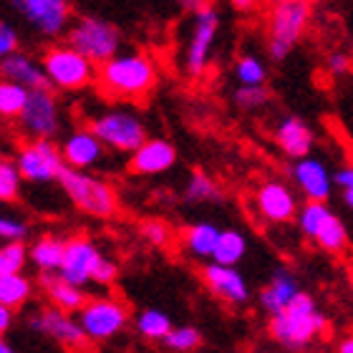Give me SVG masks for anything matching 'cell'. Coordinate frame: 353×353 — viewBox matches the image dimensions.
<instances>
[{
    "instance_id": "40",
    "label": "cell",
    "mask_w": 353,
    "mask_h": 353,
    "mask_svg": "<svg viewBox=\"0 0 353 353\" xmlns=\"http://www.w3.org/2000/svg\"><path fill=\"white\" fill-rule=\"evenodd\" d=\"M18 46H21V41H18V30H15L8 21H3L0 23V59H6V56L15 53L18 51Z\"/></svg>"
},
{
    "instance_id": "24",
    "label": "cell",
    "mask_w": 353,
    "mask_h": 353,
    "mask_svg": "<svg viewBox=\"0 0 353 353\" xmlns=\"http://www.w3.org/2000/svg\"><path fill=\"white\" fill-rule=\"evenodd\" d=\"M222 230L214 225V222H194L184 230L182 235V248L187 255L199 260H212L214 245L220 240Z\"/></svg>"
},
{
    "instance_id": "49",
    "label": "cell",
    "mask_w": 353,
    "mask_h": 353,
    "mask_svg": "<svg viewBox=\"0 0 353 353\" xmlns=\"http://www.w3.org/2000/svg\"><path fill=\"white\" fill-rule=\"evenodd\" d=\"M10 351H13V348L8 346L6 341H0V353H10Z\"/></svg>"
},
{
    "instance_id": "31",
    "label": "cell",
    "mask_w": 353,
    "mask_h": 353,
    "mask_svg": "<svg viewBox=\"0 0 353 353\" xmlns=\"http://www.w3.org/2000/svg\"><path fill=\"white\" fill-rule=\"evenodd\" d=\"M28 96L30 88L3 79V83H0V117L18 119L23 114V109H26V103H28Z\"/></svg>"
},
{
    "instance_id": "19",
    "label": "cell",
    "mask_w": 353,
    "mask_h": 353,
    "mask_svg": "<svg viewBox=\"0 0 353 353\" xmlns=\"http://www.w3.org/2000/svg\"><path fill=\"white\" fill-rule=\"evenodd\" d=\"M176 162V149L167 139H147L137 152H132L129 170L141 176H154L170 172Z\"/></svg>"
},
{
    "instance_id": "34",
    "label": "cell",
    "mask_w": 353,
    "mask_h": 353,
    "mask_svg": "<svg viewBox=\"0 0 353 353\" xmlns=\"http://www.w3.org/2000/svg\"><path fill=\"white\" fill-rule=\"evenodd\" d=\"M235 79L237 83H245V86H263L268 81V68L258 56H240L235 61Z\"/></svg>"
},
{
    "instance_id": "4",
    "label": "cell",
    "mask_w": 353,
    "mask_h": 353,
    "mask_svg": "<svg viewBox=\"0 0 353 353\" xmlns=\"http://www.w3.org/2000/svg\"><path fill=\"white\" fill-rule=\"evenodd\" d=\"M310 21L308 0H280L270 10L268 21V53L272 61H285L303 38Z\"/></svg>"
},
{
    "instance_id": "44",
    "label": "cell",
    "mask_w": 353,
    "mask_h": 353,
    "mask_svg": "<svg viewBox=\"0 0 353 353\" xmlns=\"http://www.w3.org/2000/svg\"><path fill=\"white\" fill-rule=\"evenodd\" d=\"M10 325H13V308H8V305H0V331L6 333Z\"/></svg>"
},
{
    "instance_id": "7",
    "label": "cell",
    "mask_w": 353,
    "mask_h": 353,
    "mask_svg": "<svg viewBox=\"0 0 353 353\" xmlns=\"http://www.w3.org/2000/svg\"><path fill=\"white\" fill-rule=\"evenodd\" d=\"M66 43L79 48L83 56L94 61L96 66L106 63L109 59H114L121 48V33L117 26H111L103 18H79V21L66 30Z\"/></svg>"
},
{
    "instance_id": "1",
    "label": "cell",
    "mask_w": 353,
    "mask_h": 353,
    "mask_svg": "<svg viewBox=\"0 0 353 353\" xmlns=\"http://www.w3.org/2000/svg\"><path fill=\"white\" fill-rule=\"evenodd\" d=\"M99 88L111 99L121 101H137L154 88L157 83V66L152 56L139 51L117 53L114 59L99 66Z\"/></svg>"
},
{
    "instance_id": "17",
    "label": "cell",
    "mask_w": 353,
    "mask_h": 353,
    "mask_svg": "<svg viewBox=\"0 0 353 353\" xmlns=\"http://www.w3.org/2000/svg\"><path fill=\"white\" fill-rule=\"evenodd\" d=\"M290 176H293L295 187L303 192L305 199H321V202H325V199L331 197V190L336 187L333 172L328 170V164L310 154L295 159Z\"/></svg>"
},
{
    "instance_id": "21",
    "label": "cell",
    "mask_w": 353,
    "mask_h": 353,
    "mask_svg": "<svg viewBox=\"0 0 353 353\" xmlns=\"http://www.w3.org/2000/svg\"><path fill=\"white\" fill-rule=\"evenodd\" d=\"M313 129H310L301 117H285L280 119L278 129H275V144L280 147V152L290 159H301L308 157L313 149Z\"/></svg>"
},
{
    "instance_id": "32",
    "label": "cell",
    "mask_w": 353,
    "mask_h": 353,
    "mask_svg": "<svg viewBox=\"0 0 353 353\" xmlns=\"http://www.w3.org/2000/svg\"><path fill=\"white\" fill-rule=\"evenodd\" d=\"M23 174L21 167L15 159H3L0 162V202L6 205H13L21 199V190H23Z\"/></svg>"
},
{
    "instance_id": "41",
    "label": "cell",
    "mask_w": 353,
    "mask_h": 353,
    "mask_svg": "<svg viewBox=\"0 0 353 353\" xmlns=\"http://www.w3.org/2000/svg\"><path fill=\"white\" fill-rule=\"evenodd\" d=\"M117 275H119L117 263H114L111 258H106V255H101V260L96 263V270H94L96 285H111V283L117 280Z\"/></svg>"
},
{
    "instance_id": "28",
    "label": "cell",
    "mask_w": 353,
    "mask_h": 353,
    "mask_svg": "<svg viewBox=\"0 0 353 353\" xmlns=\"http://www.w3.org/2000/svg\"><path fill=\"white\" fill-rule=\"evenodd\" d=\"M313 243L321 248V250L331 252V255H339V252L346 250L348 245V232H346V225L341 222L339 214H328L325 217V222L321 225V230H318V235Z\"/></svg>"
},
{
    "instance_id": "39",
    "label": "cell",
    "mask_w": 353,
    "mask_h": 353,
    "mask_svg": "<svg viewBox=\"0 0 353 353\" xmlns=\"http://www.w3.org/2000/svg\"><path fill=\"white\" fill-rule=\"evenodd\" d=\"M141 235H144V240L149 245H154V248H167L172 240V230L162 220H149L141 225Z\"/></svg>"
},
{
    "instance_id": "43",
    "label": "cell",
    "mask_w": 353,
    "mask_h": 353,
    "mask_svg": "<svg viewBox=\"0 0 353 353\" xmlns=\"http://www.w3.org/2000/svg\"><path fill=\"white\" fill-rule=\"evenodd\" d=\"M333 182H336V187H339L341 192L353 190V164H346V167H341V170L333 172Z\"/></svg>"
},
{
    "instance_id": "22",
    "label": "cell",
    "mask_w": 353,
    "mask_h": 353,
    "mask_svg": "<svg viewBox=\"0 0 353 353\" xmlns=\"http://www.w3.org/2000/svg\"><path fill=\"white\" fill-rule=\"evenodd\" d=\"M41 288H43L46 298L59 305V308L68 310V313H79L86 305V293L81 285H74L71 280H66L59 270L53 272H41Z\"/></svg>"
},
{
    "instance_id": "23",
    "label": "cell",
    "mask_w": 353,
    "mask_h": 353,
    "mask_svg": "<svg viewBox=\"0 0 353 353\" xmlns=\"http://www.w3.org/2000/svg\"><path fill=\"white\" fill-rule=\"evenodd\" d=\"M298 293H301V285H298L295 275H290L288 270H275L270 283H268L258 295L260 308H263L265 313L275 316V313H280L283 308H288L290 301H293Z\"/></svg>"
},
{
    "instance_id": "12",
    "label": "cell",
    "mask_w": 353,
    "mask_h": 353,
    "mask_svg": "<svg viewBox=\"0 0 353 353\" xmlns=\"http://www.w3.org/2000/svg\"><path fill=\"white\" fill-rule=\"evenodd\" d=\"M217 30H220V13L212 6H202L199 10H194L190 41L184 48V71L192 79H197L207 71L210 53H212V46L217 41Z\"/></svg>"
},
{
    "instance_id": "48",
    "label": "cell",
    "mask_w": 353,
    "mask_h": 353,
    "mask_svg": "<svg viewBox=\"0 0 353 353\" xmlns=\"http://www.w3.org/2000/svg\"><path fill=\"white\" fill-rule=\"evenodd\" d=\"M341 194H343V205H346L348 210H353V190H343Z\"/></svg>"
},
{
    "instance_id": "36",
    "label": "cell",
    "mask_w": 353,
    "mask_h": 353,
    "mask_svg": "<svg viewBox=\"0 0 353 353\" xmlns=\"http://www.w3.org/2000/svg\"><path fill=\"white\" fill-rule=\"evenodd\" d=\"M28 260L30 250H26V243H3V248H0V275L23 272Z\"/></svg>"
},
{
    "instance_id": "8",
    "label": "cell",
    "mask_w": 353,
    "mask_h": 353,
    "mask_svg": "<svg viewBox=\"0 0 353 353\" xmlns=\"http://www.w3.org/2000/svg\"><path fill=\"white\" fill-rule=\"evenodd\" d=\"M15 162L21 174L30 184H51L59 182L63 170L68 167L66 157L53 139H30L15 152Z\"/></svg>"
},
{
    "instance_id": "29",
    "label": "cell",
    "mask_w": 353,
    "mask_h": 353,
    "mask_svg": "<svg viewBox=\"0 0 353 353\" xmlns=\"http://www.w3.org/2000/svg\"><path fill=\"white\" fill-rule=\"evenodd\" d=\"M245 252H248V240H245L243 232H237V230H222L220 240L214 245L212 260L222 265H237L245 258Z\"/></svg>"
},
{
    "instance_id": "47",
    "label": "cell",
    "mask_w": 353,
    "mask_h": 353,
    "mask_svg": "<svg viewBox=\"0 0 353 353\" xmlns=\"http://www.w3.org/2000/svg\"><path fill=\"white\" fill-rule=\"evenodd\" d=\"M339 351L341 353H353V336H346V339L339 343Z\"/></svg>"
},
{
    "instance_id": "35",
    "label": "cell",
    "mask_w": 353,
    "mask_h": 353,
    "mask_svg": "<svg viewBox=\"0 0 353 353\" xmlns=\"http://www.w3.org/2000/svg\"><path fill=\"white\" fill-rule=\"evenodd\" d=\"M162 343L170 348V351L190 353L202 346V336H199V331L194 325H176V328H172L170 336H167Z\"/></svg>"
},
{
    "instance_id": "9",
    "label": "cell",
    "mask_w": 353,
    "mask_h": 353,
    "mask_svg": "<svg viewBox=\"0 0 353 353\" xmlns=\"http://www.w3.org/2000/svg\"><path fill=\"white\" fill-rule=\"evenodd\" d=\"M8 6L41 38H59L68 30V0H8Z\"/></svg>"
},
{
    "instance_id": "50",
    "label": "cell",
    "mask_w": 353,
    "mask_h": 353,
    "mask_svg": "<svg viewBox=\"0 0 353 353\" xmlns=\"http://www.w3.org/2000/svg\"><path fill=\"white\" fill-rule=\"evenodd\" d=\"M268 3H270V6H275V3H280V0H268Z\"/></svg>"
},
{
    "instance_id": "45",
    "label": "cell",
    "mask_w": 353,
    "mask_h": 353,
    "mask_svg": "<svg viewBox=\"0 0 353 353\" xmlns=\"http://www.w3.org/2000/svg\"><path fill=\"white\" fill-rule=\"evenodd\" d=\"M230 6L235 8V10H240V13H248V10L260 6V0H230Z\"/></svg>"
},
{
    "instance_id": "38",
    "label": "cell",
    "mask_w": 353,
    "mask_h": 353,
    "mask_svg": "<svg viewBox=\"0 0 353 353\" xmlns=\"http://www.w3.org/2000/svg\"><path fill=\"white\" fill-rule=\"evenodd\" d=\"M28 235H30V228L23 217H18L13 212L0 217V240L3 243H26Z\"/></svg>"
},
{
    "instance_id": "27",
    "label": "cell",
    "mask_w": 353,
    "mask_h": 353,
    "mask_svg": "<svg viewBox=\"0 0 353 353\" xmlns=\"http://www.w3.org/2000/svg\"><path fill=\"white\" fill-rule=\"evenodd\" d=\"M134 328H137V333H139L144 341H159V343H162V341L170 336V331L174 328V325H172V321H170L167 313L154 310V308H147L134 318Z\"/></svg>"
},
{
    "instance_id": "14",
    "label": "cell",
    "mask_w": 353,
    "mask_h": 353,
    "mask_svg": "<svg viewBox=\"0 0 353 353\" xmlns=\"http://www.w3.org/2000/svg\"><path fill=\"white\" fill-rule=\"evenodd\" d=\"M202 283L214 298H220L228 305H245L250 301V288L243 272L235 265H222L210 260V265L202 268Z\"/></svg>"
},
{
    "instance_id": "2",
    "label": "cell",
    "mask_w": 353,
    "mask_h": 353,
    "mask_svg": "<svg viewBox=\"0 0 353 353\" xmlns=\"http://www.w3.org/2000/svg\"><path fill=\"white\" fill-rule=\"evenodd\" d=\"M325 328H328V318L318 310L316 301L303 290L290 301L288 308L270 316V325H268L272 341L293 351L310 346L313 341L323 336Z\"/></svg>"
},
{
    "instance_id": "20",
    "label": "cell",
    "mask_w": 353,
    "mask_h": 353,
    "mask_svg": "<svg viewBox=\"0 0 353 353\" xmlns=\"http://www.w3.org/2000/svg\"><path fill=\"white\" fill-rule=\"evenodd\" d=\"M0 74H3V79H8V81L21 83V86H26V88L51 86L48 74H46V68H43V61H36L33 56L21 53V51H15L3 59Z\"/></svg>"
},
{
    "instance_id": "42",
    "label": "cell",
    "mask_w": 353,
    "mask_h": 353,
    "mask_svg": "<svg viewBox=\"0 0 353 353\" xmlns=\"http://www.w3.org/2000/svg\"><path fill=\"white\" fill-rule=\"evenodd\" d=\"M325 66H328V71H331L333 76H346V74H351L353 59L343 51H333L331 56H328V61H325Z\"/></svg>"
},
{
    "instance_id": "13",
    "label": "cell",
    "mask_w": 353,
    "mask_h": 353,
    "mask_svg": "<svg viewBox=\"0 0 353 353\" xmlns=\"http://www.w3.org/2000/svg\"><path fill=\"white\" fill-rule=\"evenodd\" d=\"M79 321H81L88 339L94 343H101V341H111L124 331L129 313H126L124 303L117 298H91L79 310Z\"/></svg>"
},
{
    "instance_id": "11",
    "label": "cell",
    "mask_w": 353,
    "mask_h": 353,
    "mask_svg": "<svg viewBox=\"0 0 353 353\" xmlns=\"http://www.w3.org/2000/svg\"><path fill=\"white\" fill-rule=\"evenodd\" d=\"M28 328L30 333H36L41 339H51L56 341L59 346L71 348V351H81L88 346V336L83 331V325L79 318H74V313L53 305L51 308L36 310L33 316L28 318Z\"/></svg>"
},
{
    "instance_id": "18",
    "label": "cell",
    "mask_w": 353,
    "mask_h": 353,
    "mask_svg": "<svg viewBox=\"0 0 353 353\" xmlns=\"http://www.w3.org/2000/svg\"><path fill=\"white\" fill-rule=\"evenodd\" d=\"M106 144L96 137L91 129H76L63 139L61 152L66 157L68 167L76 170H103L101 164L106 162Z\"/></svg>"
},
{
    "instance_id": "5",
    "label": "cell",
    "mask_w": 353,
    "mask_h": 353,
    "mask_svg": "<svg viewBox=\"0 0 353 353\" xmlns=\"http://www.w3.org/2000/svg\"><path fill=\"white\" fill-rule=\"evenodd\" d=\"M43 68L48 81L59 91H83L96 81V63L74 46H53L43 53Z\"/></svg>"
},
{
    "instance_id": "37",
    "label": "cell",
    "mask_w": 353,
    "mask_h": 353,
    "mask_svg": "<svg viewBox=\"0 0 353 353\" xmlns=\"http://www.w3.org/2000/svg\"><path fill=\"white\" fill-rule=\"evenodd\" d=\"M268 99H270V94H268L265 86H245V83H240L235 88V94H232V101H235V106L240 111L263 109L265 103H268Z\"/></svg>"
},
{
    "instance_id": "33",
    "label": "cell",
    "mask_w": 353,
    "mask_h": 353,
    "mask_svg": "<svg viewBox=\"0 0 353 353\" xmlns=\"http://www.w3.org/2000/svg\"><path fill=\"white\" fill-rule=\"evenodd\" d=\"M220 194V187L205 174V172H194L190 176V182L184 187V199L192 202V205H202V202H217Z\"/></svg>"
},
{
    "instance_id": "16",
    "label": "cell",
    "mask_w": 353,
    "mask_h": 353,
    "mask_svg": "<svg viewBox=\"0 0 353 353\" xmlns=\"http://www.w3.org/2000/svg\"><path fill=\"white\" fill-rule=\"evenodd\" d=\"M255 212L260 214L263 222H272V225L290 222L298 214L293 190L278 179L260 184V190L255 192Z\"/></svg>"
},
{
    "instance_id": "15",
    "label": "cell",
    "mask_w": 353,
    "mask_h": 353,
    "mask_svg": "<svg viewBox=\"0 0 353 353\" xmlns=\"http://www.w3.org/2000/svg\"><path fill=\"white\" fill-rule=\"evenodd\" d=\"M99 260H101V252L94 245V240H88L86 235L68 237L59 272L66 280H71L74 285L86 288L88 283H94V270Z\"/></svg>"
},
{
    "instance_id": "6",
    "label": "cell",
    "mask_w": 353,
    "mask_h": 353,
    "mask_svg": "<svg viewBox=\"0 0 353 353\" xmlns=\"http://www.w3.org/2000/svg\"><path fill=\"white\" fill-rule=\"evenodd\" d=\"M88 129L109 147V152H119V154H132L147 141L144 121L134 111L126 109L101 111L99 117L88 121Z\"/></svg>"
},
{
    "instance_id": "10",
    "label": "cell",
    "mask_w": 353,
    "mask_h": 353,
    "mask_svg": "<svg viewBox=\"0 0 353 353\" xmlns=\"http://www.w3.org/2000/svg\"><path fill=\"white\" fill-rule=\"evenodd\" d=\"M15 121L26 139H53L61 132V109L51 86L30 88L28 103Z\"/></svg>"
},
{
    "instance_id": "46",
    "label": "cell",
    "mask_w": 353,
    "mask_h": 353,
    "mask_svg": "<svg viewBox=\"0 0 353 353\" xmlns=\"http://www.w3.org/2000/svg\"><path fill=\"white\" fill-rule=\"evenodd\" d=\"M176 6L179 8H184V10H192V13H194V10H199V8L205 6V0H174Z\"/></svg>"
},
{
    "instance_id": "25",
    "label": "cell",
    "mask_w": 353,
    "mask_h": 353,
    "mask_svg": "<svg viewBox=\"0 0 353 353\" xmlns=\"http://www.w3.org/2000/svg\"><path fill=\"white\" fill-rule=\"evenodd\" d=\"M63 252H66V240L53 237V235H43L30 245V263H33V268H36L38 272L61 270Z\"/></svg>"
},
{
    "instance_id": "26",
    "label": "cell",
    "mask_w": 353,
    "mask_h": 353,
    "mask_svg": "<svg viewBox=\"0 0 353 353\" xmlns=\"http://www.w3.org/2000/svg\"><path fill=\"white\" fill-rule=\"evenodd\" d=\"M30 295H33V280L26 278L23 272L0 275V305L18 310L28 303Z\"/></svg>"
},
{
    "instance_id": "30",
    "label": "cell",
    "mask_w": 353,
    "mask_h": 353,
    "mask_svg": "<svg viewBox=\"0 0 353 353\" xmlns=\"http://www.w3.org/2000/svg\"><path fill=\"white\" fill-rule=\"evenodd\" d=\"M328 214H331V207L325 205V202H321V199H308V202L298 210V214H295V222H298L301 235L305 237V240H316L318 230H321V225L325 222Z\"/></svg>"
},
{
    "instance_id": "3",
    "label": "cell",
    "mask_w": 353,
    "mask_h": 353,
    "mask_svg": "<svg viewBox=\"0 0 353 353\" xmlns=\"http://www.w3.org/2000/svg\"><path fill=\"white\" fill-rule=\"evenodd\" d=\"M61 192L68 197V202L79 212L96 217V220H109L119 210V197L114 187L106 179L91 174L88 170H76L66 167L59 179Z\"/></svg>"
}]
</instances>
